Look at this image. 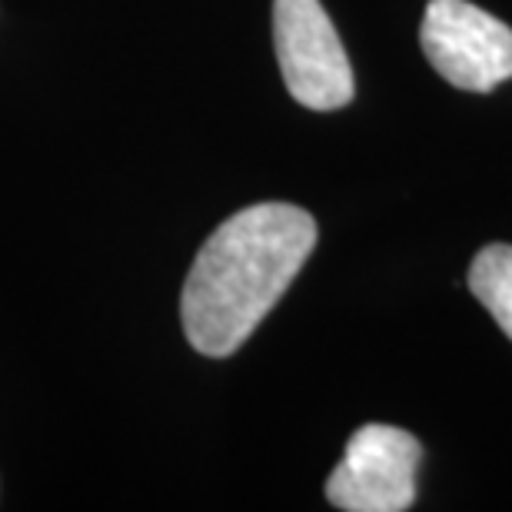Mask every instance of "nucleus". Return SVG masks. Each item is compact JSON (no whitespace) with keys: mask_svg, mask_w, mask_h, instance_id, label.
<instances>
[{"mask_svg":"<svg viewBox=\"0 0 512 512\" xmlns=\"http://www.w3.org/2000/svg\"><path fill=\"white\" fill-rule=\"evenodd\" d=\"M316 247V220L293 203H256L220 223L183 283V333L203 356L237 353Z\"/></svg>","mask_w":512,"mask_h":512,"instance_id":"obj_1","label":"nucleus"},{"mask_svg":"<svg viewBox=\"0 0 512 512\" xmlns=\"http://www.w3.org/2000/svg\"><path fill=\"white\" fill-rule=\"evenodd\" d=\"M273 40L296 104L340 110L353 100V70L320 0H273Z\"/></svg>","mask_w":512,"mask_h":512,"instance_id":"obj_2","label":"nucleus"},{"mask_svg":"<svg viewBox=\"0 0 512 512\" xmlns=\"http://www.w3.org/2000/svg\"><path fill=\"white\" fill-rule=\"evenodd\" d=\"M419 44L436 74L469 94L512 77V30L469 0H429Z\"/></svg>","mask_w":512,"mask_h":512,"instance_id":"obj_3","label":"nucleus"},{"mask_svg":"<svg viewBox=\"0 0 512 512\" xmlns=\"http://www.w3.org/2000/svg\"><path fill=\"white\" fill-rule=\"evenodd\" d=\"M423 446L399 426H360L346 443L343 463L326 479V499L346 512H403L416 499Z\"/></svg>","mask_w":512,"mask_h":512,"instance_id":"obj_4","label":"nucleus"},{"mask_svg":"<svg viewBox=\"0 0 512 512\" xmlns=\"http://www.w3.org/2000/svg\"><path fill=\"white\" fill-rule=\"evenodd\" d=\"M469 290L476 300L493 313L509 340H512V247L509 243H493L479 250L473 266H469Z\"/></svg>","mask_w":512,"mask_h":512,"instance_id":"obj_5","label":"nucleus"}]
</instances>
